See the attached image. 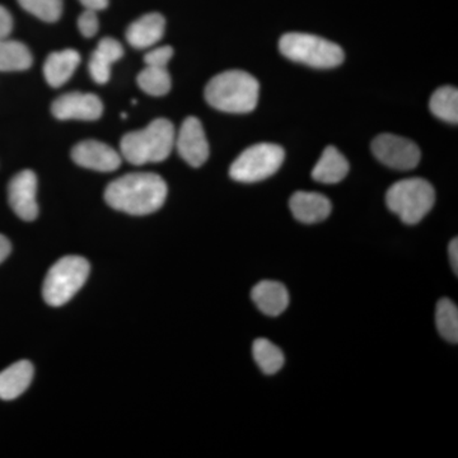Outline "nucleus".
Listing matches in <instances>:
<instances>
[{
  "mask_svg": "<svg viewBox=\"0 0 458 458\" xmlns=\"http://www.w3.org/2000/svg\"><path fill=\"white\" fill-rule=\"evenodd\" d=\"M167 192V183L159 174L138 172L113 181L105 191V200L119 212L147 216L161 209Z\"/></svg>",
  "mask_w": 458,
  "mask_h": 458,
  "instance_id": "f257e3e1",
  "label": "nucleus"
},
{
  "mask_svg": "<svg viewBox=\"0 0 458 458\" xmlns=\"http://www.w3.org/2000/svg\"><path fill=\"white\" fill-rule=\"evenodd\" d=\"M260 84L243 71L216 74L205 87V99L216 110L227 114H249L258 106Z\"/></svg>",
  "mask_w": 458,
  "mask_h": 458,
  "instance_id": "f03ea898",
  "label": "nucleus"
},
{
  "mask_svg": "<svg viewBox=\"0 0 458 458\" xmlns=\"http://www.w3.org/2000/svg\"><path fill=\"white\" fill-rule=\"evenodd\" d=\"M174 140L176 131L174 123L167 119H156L141 131L123 135L120 150L129 164H158L171 156Z\"/></svg>",
  "mask_w": 458,
  "mask_h": 458,
  "instance_id": "7ed1b4c3",
  "label": "nucleus"
},
{
  "mask_svg": "<svg viewBox=\"0 0 458 458\" xmlns=\"http://www.w3.org/2000/svg\"><path fill=\"white\" fill-rule=\"evenodd\" d=\"M279 50L289 60L316 69H331L343 64L344 51L335 42L311 33H285Z\"/></svg>",
  "mask_w": 458,
  "mask_h": 458,
  "instance_id": "20e7f679",
  "label": "nucleus"
},
{
  "mask_svg": "<svg viewBox=\"0 0 458 458\" xmlns=\"http://www.w3.org/2000/svg\"><path fill=\"white\" fill-rule=\"evenodd\" d=\"M89 262L81 256H65L56 261L45 276L42 297L53 307L64 306L86 284Z\"/></svg>",
  "mask_w": 458,
  "mask_h": 458,
  "instance_id": "39448f33",
  "label": "nucleus"
},
{
  "mask_svg": "<svg viewBox=\"0 0 458 458\" xmlns=\"http://www.w3.org/2000/svg\"><path fill=\"white\" fill-rule=\"evenodd\" d=\"M436 192L427 180L412 177L394 183L386 194L388 209L405 225H418L432 210Z\"/></svg>",
  "mask_w": 458,
  "mask_h": 458,
  "instance_id": "423d86ee",
  "label": "nucleus"
},
{
  "mask_svg": "<svg viewBox=\"0 0 458 458\" xmlns=\"http://www.w3.org/2000/svg\"><path fill=\"white\" fill-rule=\"evenodd\" d=\"M284 149L276 144H255L243 150L229 168V176L243 183L269 179L284 162Z\"/></svg>",
  "mask_w": 458,
  "mask_h": 458,
  "instance_id": "0eeeda50",
  "label": "nucleus"
},
{
  "mask_svg": "<svg viewBox=\"0 0 458 458\" xmlns=\"http://www.w3.org/2000/svg\"><path fill=\"white\" fill-rule=\"evenodd\" d=\"M372 152L381 164L399 171H410L420 162V149L414 141L394 134H379L372 141Z\"/></svg>",
  "mask_w": 458,
  "mask_h": 458,
  "instance_id": "6e6552de",
  "label": "nucleus"
},
{
  "mask_svg": "<svg viewBox=\"0 0 458 458\" xmlns=\"http://www.w3.org/2000/svg\"><path fill=\"white\" fill-rule=\"evenodd\" d=\"M181 158L191 167H201L209 158V143L200 120L189 116L181 125L174 140Z\"/></svg>",
  "mask_w": 458,
  "mask_h": 458,
  "instance_id": "1a4fd4ad",
  "label": "nucleus"
},
{
  "mask_svg": "<svg viewBox=\"0 0 458 458\" xmlns=\"http://www.w3.org/2000/svg\"><path fill=\"white\" fill-rule=\"evenodd\" d=\"M36 195H38V176L35 172L23 170L12 177L8 185L9 205L22 221L32 222L38 218V204Z\"/></svg>",
  "mask_w": 458,
  "mask_h": 458,
  "instance_id": "9d476101",
  "label": "nucleus"
},
{
  "mask_svg": "<svg viewBox=\"0 0 458 458\" xmlns=\"http://www.w3.org/2000/svg\"><path fill=\"white\" fill-rule=\"evenodd\" d=\"M51 111L59 120L95 122L104 114V104L93 93L72 92L57 98Z\"/></svg>",
  "mask_w": 458,
  "mask_h": 458,
  "instance_id": "9b49d317",
  "label": "nucleus"
},
{
  "mask_svg": "<svg viewBox=\"0 0 458 458\" xmlns=\"http://www.w3.org/2000/svg\"><path fill=\"white\" fill-rule=\"evenodd\" d=\"M72 159L83 168L98 172H113L122 165V155L113 147L98 140H84L72 149Z\"/></svg>",
  "mask_w": 458,
  "mask_h": 458,
  "instance_id": "f8f14e48",
  "label": "nucleus"
},
{
  "mask_svg": "<svg viewBox=\"0 0 458 458\" xmlns=\"http://www.w3.org/2000/svg\"><path fill=\"white\" fill-rule=\"evenodd\" d=\"M165 31V17L153 12L138 18L128 27L126 40L135 49H150L162 40Z\"/></svg>",
  "mask_w": 458,
  "mask_h": 458,
  "instance_id": "ddd939ff",
  "label": "nucleus"
},
{
  "mask_svg": "<svg viewBox=\"0 0 458 458\" xmlns=\"http://www.w3.org/2000/svg\"><path fill=\"white\" fill-rule=\"evenodd\" d=\"M289 208L297 221L306 225L325 221L330 216L331 201L318 192L298 191L289 200Z\"/></svg>",
  "mask_w": 458,
  "mask_h": 458,
  "instance_id": "4468645a",
  "label": "nucleus"
},
{
  "mask_svg": "<svg viewBox=\"0 0 458 458\" xmlns=\"http://www.w3.org/2000/svg\"><path fill=\"white\" fill-rule=\"evenodd\" d=\"M123 56L122 42L113 38H105L98 42L89 59V74L98 84H106L110 81L111 68Z\"/></svg>",
  "mask_w": 458,
  "mask_h": 458,
  "instance_id": "2eb2a0df",
  "label": "nucleus"
},
{
  "mask_svg": "<svg viewBox=\"0 0 458 458\" xmlns=\"http://www.w3.org/2000/svg\"><path fill=\"white\" fill-rule=\"evenodd\" d=\"M251 297L256 307L270 318L282 315L289 304V294L285 286L274 280H262L256 284Z\"/></svg>",
  "mask_w": 458,
  "mask_h": 458,
  "instance_id": "dca6fc26",
  "label": "nucleus"
},
{
  "mask_svg": "<svg viewBox=\"0 0 458 458\" xmlns=\"http://www.w3.org/2000/svg\"><path fill=\"white\" fill-rule=\"evenodd\" d=\"M80 64L81 55L78 51L65 49L51 53L44 64L45 80L53 89H59L73 77Z\"/></svg>",
  "mask_w": 458,
  "mask_h": 458,
  "instance_id": "f3484780",
  "label": "nucleus"
},
{
  "mask_svg": "<svg viewBox=\"0 0 458 458\" xmlns=\"http://www.w3.org/2000/svg\"><path fill=\"white\" fill-rule=\"evenodd\" d=\"M33 366L31 361L20 360L0 372V399L11 401L25 393L31 385Z\"/></svg>",
  "mask_w": 458,
  "mask_h": 458,
  "instance_id": "a211bd4d",
  "label": "nucleus"
},
{
  "mask_svg": "<svg viewBox=\"0 0 458 458\" xmlns=\"http://www.w3.org/2000/svg\"><path fill=\"white\" fill-rule=\"evenodd\" d=\"M349 172V162L334 146L325 148L318 164L312 171L313 180L334 185L345 179Z\"/></svg>",
  "mask_w": 458,
  "mask_h": 458,
  "instance_id": "6ab92c4d",
  "label": "nucleus"
},
{
  "mask_svg": "<svg viewBox=\"0 0 458 458\" xmlns=\"http://www.w3.org/2000/svg\"><path fill=\"white\" fill-rule=\"evenodd\" d=\"M31 51L23 42L0 40V72H22L32 65Z\"/></svg>",
  "mask_w": 458,
  "mask_h": 458,
  "instance_id": "aec40b11",
  "label": "nucleus"
},
{
  "mask_svg": "<svg viewBox=\"0 0 458 458\" xmlns=\"http://www.w3.org/2000/svg\"><path fill=\"white\" fill-rule=\"evenodd\" d=\"M429 108L434 116L450 123H458V90L452 86L441 87L430 98Z\"/></svg>",
  "mask_w": 458,
  "mask_h": 458,
  "instance_id": "412c9836",
  "label": "nucleus"
},
{
  "mask_svg": "<svg viewBox=\"0 0 458 458\" xmlns=\"http://www.w3.org/2000/svg\"><path fill=\"white\" fill-rule=\"evenodd\" d=\"M252 354L265 375H276L284 366V355L276 344L267 339L255 340Z\"/></svg>",
  "mask_w": 458,
  "mask_h": 458,
  "instance_id": "4be33fe9",
  "label": "nucleus"
},
{
  "mask_svg": "<svg viewBox=\"0 0 458 458\" xmlns=\"http://www.w3.org/2000/svg\"><path fill=\"white\" fill-rule=\"evenodd\" d=\"M137 82L143 92L156 98L167 95L172 86L171 75L167 68L162 66L146 65V68L138 74Z\"/></svg>",
  "mask_w": 458,
  "mask_h": 458,
  "instance_id": "5701e85b",
  "label": "nucleus"
},
{
  "mask_svg": "<svg viewBox=\"0 0 458 458\" xmlns=\"http://www.w3.org/2000/svg\"><path fill=\"white\" fill-rule=\"evenodd\" d=\"M436 325L439 334L447 342H458V309L456 304L447 298H443L437 304Z\"/></svg>",
  "mask_w": 458,
  "mask_h": 458,
  "instance_id": "b1692460",
  "label": "nucleus"
},
{
  "mask_svg": "<svg viewBox=\"0 0 458 458\" xmlns=\"http://www.w3.org/2000/svg\"><path fill=\"white\" fill-rule=\"evenodd\" d=\"M21 7L44 22L54 23L60 20L64 0H18Z\"/></svg>",
  "mask_w": 458,
  "mask_h": 458,
  "instance_id": "393cba45",
  "label": "nucleus"
},
{
  "mask_svg": "<svg viewBox=\"0 0 458 458\" xmlns=\"http://www.w3.org/2000/svg\"><path fill=\"white\" fill-rule=\"evenodd\" d=\"M78 29L84 38H90L96 36L99 29L98 12L84 9L82 14L78 18Z\"/></svg>",
  "mask_w": 458,
  "mask_h": 458,
  "instance_id": "a878e982",
  "label": "nucleus"
},
{
  "mask_svg": "<svg viewBox=\"0 0 458 458\" xmlns=\"http://www.w3.org/2000/svg\"><path fill=\"white\" fill-rule=\"evenodd\" d=\"M172 56H174V49L171 47H153L144 55V63L146 65L167 68Z\"/></svg>",
  "mask_w": 458,
  "mask_h": 458,
  "instance_id": "bb28decb",
  "label": "nucleus"
},
{
  "mask_svg": "<svg viewBox=\"0 0 458 458\" xmlns=\"http://www.w3.org/2000/svg\"><path fill=\"white\" fill-rule=\"evenodd\" d=\"M13 30V18L7 8L0 5V40L8 38Z\"/></svg>",
  "mask_w": 458,
  "mask_h": 458,
  "instance_id": "cd10ccee",
  "label": "nucleus"
},
{
  "mask_svg": "<svg viewBox=\"0 0 458 458\" xmlns=\"http://www.w3.org/2000/svg\"><path fill=\"white\" fill-rule=\"evenodd\" d=\"M81 4L84 9H90V11H104L108 7L110 0H80Z\"/></svg>",
  "mask_w": 458,
  "mask_h": 458,
  "instance_id": "c85d7f7f",
  "label": "nucleus"
},
{
  "mask_svg": "<svg viewBox=\"0 0 458 458\" xmlns=\"http://www.w3.org/2000/svg\"><path fill=\"white\" fill-rule=\"evenodd\" d=\"M448 252H450V260L452 265V269H454V274L457 276L458 269V241L457 238H454L450 243V249H448Z\"/></svg>",
  "mask_w": 458,
  "mask_h": 458,
  "instance_id": "c756f323",
  "label": "nucleus"
},
{
  "mask_svg": "<svg viewBox=\"0 0 458 458\" xmlns=\"http://www.w3.org/2000/svg\"><path fill=\"white\" fill-rule=\"evenodd\" d=\"M12 251V245L7 237L0 234V264L8 258Z\"/></svg>",
  "mask_w": 458,
  "mask_h": 458,
  "instance_id": "7c9ffc66",
  "label": "nucleus"
}]
</instances>
